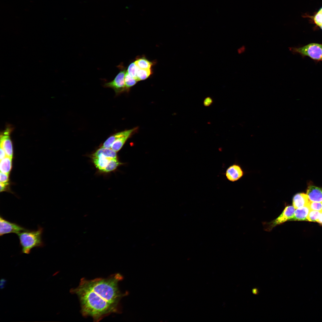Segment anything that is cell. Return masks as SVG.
<instances>
[{
  "label": "cell",
  "mask_w": 322,
  "mask_h": 322,
  "mask_svg": "<svg viewBox=\"0 0 322 322\" xmlns=\"http://www.w3.org/2000/svg\"><path fill=\"white\" fill-rule=\"evenodd\" d=\"M123 279L119 273L106 278H83L70 292L78 297L82 314L97 322L111 313L120 312V301L128 293L122 292L119 288V283Z\"/></svg>",
  "instance_id": "obj_1"
},
{
  "label": "cell",
  "mask_w": 322,
  "mask_h": 322,
  "mask_svg": "<svg viewBox=\"0 0 322 322\" xmlns=\"http://www.w3.org/2000/svg\"><path fill=\"white\" fill-rule=\"evenodd\" d=\"M92 158L96 167L104 172L113 171L121 164L117 160V152L111 148L101 147L93 154Z\"/></svg>",
  "instance_id": "obj_2"
},
{
  "label": "cell",
  "mask_w": 322,
  "mask_h": 322,
  "mask_svg": "<svg viewBox=\"0 0 322 322\" xmlns=\"http://www.w3.org/2000/svg\"><path fill=\"white\" fill-rule=\"evenodd\" d=\"M43 232V228L39 227L37 230L27 229L17 234L21 247V253L29 254L33 248L43 247L44 245L42 238Z\"/></svg>",
  "instance_id": "obj_3"
},
{
  "label": "cell",
  "mask_w": 322,
  "mask_h": 322,
  "mask_svg": "<svg viewBox=\"0 0 322 322\" xmlns=\"http://www.w3.org/2000/svg\"><path fill=\"white\" fill-rule=\"evenodd\" d=\"M290 50L302 57L308 56L317 61H322V44L311 43L301 47H291Z\"/></svg>",
  "instance_id": "obj_4"
},
{
  "label": "cell",
  "mask_w": 322,
  "mask_h": 322,
  "mask_svg": "<svg viewBox=\"0 0 322 322\" xmlns=\"http://www.w3.org/2000/svg\"><path fill=\"white\" fill-rule=\"evenodd\" d=\"M120 71L112 81L106 83L104 86L113 89L116 95H119L124 92L127 91L125 84V76L126 73V69L121 65L118 66Z\"/></svg>",
  "instance_id": "obj_5"
},
{
  "label": "cell",
  "mask_w": 322,
  "mask_h": 322,
  "mask_svg": "<svg viewBox=\"0 0 322 322\" xmlns=\"http://www.w3.org/2000/svg\"><path fill=\"white\" fill-rule=\"evenodd\" d=\"M295 208L292 206L286 207L280 216L275 219L268 222H265L263 225L265 230H271L274 227L290 220L293 217Z\"/></svg>",
  "instance_id": "obj_6"
},
{
  "label": "cell",
  "mask_w": 322,
  "mask_h": 322,
  "mask_svg": "<svg viewBox=\"0 0 322 322\" xmlns=\"http://www.w3.org/2000/svg\"><path fill=\"white\" fill-rule=\"evenodd\" d=\"M0 236L9 233L18 234L21 232L27 230L15 223L9 221L0 217Z\"/></svg>",
  "instance_id": "obj_7"
},
{
  "label": "cell",
  "mask_w": 322,
  "mask_h": 322,
  "mask_svg": "<svg viewBox=\"0 0 322 322\" xmlns=\"http://www.w3.org/2000/svg\"><path fill=\"white\" fill-rule=\"evenodd\" d=\"M243 171L241 167L236 164L229 166L225 174L226 179L232 182L239 180L243 176Z\"/></svg>",
  "instance_id": "obj_8"
},
{
  "label": "cell",
  "mask_w": 322,
  "mask_h": 322,
  "mask_svg": "<svg viewBox=\"0 0 322 322\" xmlns=\"http://www.w3.org/2000/svg\"><path fill=\"white\" fill-rule=\"evenodd\" d=\"M10 129H7L1 135L0 147L5 151L7 156L12 157L13 150L9 134Z\"/></svg>",
  "instance_id": "obj_9"
},
{
  "label": "cell",
  "mask_w": 322,
  "mask_h": 322,
  "mask_svg": "<svg viewBox=\"0 0 322 322\" xmlns=\"http://www.w3.org/2000/svg\"><path fill=\"white\" fill-rule=\"evenodd\" d=\"M137 129V127L126 130V133L116 139L112 144L111 148L116 152L122 147L127 140Z\"/></svg>",
  "instance_id": "obj_10"
},
{
  "label": "cell",
  "mask_w": 322,
  "mask_h": 322,
  "mask_svg": "<svg viewBox=\"0 0 322 322\" xmlns=\"http://www.w3.org/2000/svg\"><path fill=\"white\" fill-rule=\"evenodd\" d=\"M306 194L310 201L322 202V188L310 186L308 188Z\"/></svg>",
  "instance_id": "obj_11"
},
{
  "label": "cell",
  "mask_w": 322,
  "mask_h": 322,
  "mask_svg": "<svg viewBox=\"0 0 322 322\" xmlns=\"http://www.w3.org/2000/svg\"><path fill=\"white\" fill-rule=\"evenodd\" d=\"M309 201L306 194L297 193L293 198V206L296 209L306 206L308 205Z\"/></svg>",
  "instance_id": "obj_12"
},
{
  "label": "cell",
  "mask_w": 322,
  "mask_h": 322,
  "mask_svg": "<svg viewBox=\"0 0 322 322\" xmlns=\"http://www.w3.org/2000/svg\"><path fill=\"white\" fill-rule=\"evenodd\" d=\"M310 209L308 205L297 209L291 220H307V218Z\"/></svg>",
  "instance_id": "obj_13"
},
{
  "label": "cell",
  "mask_w": 322,
  "mask_h": 322,
  "mask_svg": "<svg viewBox=\"0 0 322 322\" xmlns=\"http://www.w3.org/2000/svg\"><path fill=\"white\" fill-rule=\"evenodd\" d=\"M12 157L7 156L0 160V172L9 174L12 168Z\"/></svg>",
  "instance_id": "obj_14"
},
{
  "label": "cell",
  "mask_w": 322,
  "mask_h": 322,
  "mask_svg": "<svg viewBox=\"0 0 322 322\" xmlns=\"http://www.w3.org/2000/svg\"><path fill=\"white\" fill-rule=\"evenodd\" d=\"M126 130L117 132L110 136L104 142L101 147L111 148L112 145L114 142L118 138L125 134Z\"/></svg>",
  "instance_id": "obj_15"
},
{
  "label": "cell",
  "mask_w": 322,
  "mask_h": 322,
  "mask_svg": "<svg viewBox=\"0 0 322 322\" xmlns=\"http://www.w3.org/2000/svg\"><path fill=\"white\" fill-rule=\"evenodd\" d=\"M134 62L139 68L141 69H150L153 64L152 62H151L145 57L139 58Z\"/></svg>",
  "instance_id": "obj_16"
},
{
  "label": "cell",
  "mask_w": 322,
  "mask_h": 322,
  "mask_svg": "<svg viewBox=\"0 0 322 322\" xmlns=\"http://www.w3.org/2000/svg\"><path fill=\"white\" fill-rule=\"evenodd\" d=\"M152 74V71L151 69H144L139 68L137 74V80L138 81L145 80L147 78Z\"/></svg>",
  "instance_id": "obj_17"
},
{
  "label": "cell",
  "mask_w": 322,
  "mask_h": 322,
  "mask_svg": "<svg viewBox=\"0 0 322 322\" xmlns=\"http://www.w3.org/2000/svg\"><path fill=\"white\" fill-rule=\"evenodd\" d=\"M137 80L130 76L126 72L125 76V82L126 89L127 91L129 89L134 86L137 81Z\"/></svg>",
  "instance_id": "obj_18"
},
{
  "label": "cell",
  "mask_w": 322,
  "mask_h": 322,
  "mask_svg": "<svg viewBox=\"0 0 322 322\" xmlns=\"http://www.w3.org/2000/svg\"><path fill=\"white\" fill-rule=\"evenodd\" d=\"M138 68L134 62H132L129 65L126 72L130 76L137 80V74Z\"/></svg>",
  "instance_id": "obj_19"
},
{
  "label": "cell",
  "mask_w": 322,
  "mask_h": 322,
  "mask_svg": "<svg viewBox=\"0 0 322 322\" xmlns=\"http://www.w3.org/2000/svg\"><path fill=\"white\" fill-rule=\"evenodd\" d=\"M321 213L318 211L310 210L307 218V221L317 222Z\"/></svg>",
  "instance_id": "obj_20"
},
{
  "label": "cell",
  "mask_w": 322,
  "mask_h": 322,
  "mask_svg": "<svg viewBox=\"0 0 322 322\" xmlns=\"http://www.w3.org/2000/svg\"><path fill=\"white\" fill-rule=\"evenodd\" d=\"M308 205L310 210L318 211L322 213V202L309 201Z\"/></svg>",
  "instance_id": "obj_21"
},
{
  "label": "cell",
  "mask_w": 322,
  "mask_h": 322,
  "mask_svg": "<svg viewBox=\"0 0 322 322\" xmlns=\"http://www.w3.org/2000/svg\"><path fill=\"white\" fill-rule=\"evenodd\" d=\"M315 23L319 27L322 25V13L318 11L314 17Z\"/></svg>",
  "instance_id": "obj_22"
},
{
  "label": "cell",
  "mask_w": 322,
  "mask_h": 322,
  "mask_svg": "<svg viewBox=\"0 0 322 322\" xmlns=\"http://www.w3.org/2000/svg\"><path fill=\"white\" fill-rule=\"evenodd\" d=\"M0 183H7L8 180V174L0 172Z\"/></svg>",
  "instance_id": "obj_23"
},
{
  "label": "cell",
  "mask_w": 322,
  "mask_h": 322,
  "mask_svg": "<svg viewBox=\"0 0 322 322\" xmlns=\"http://www.w3.org/2000/svg\"><path fill=\"white\" fill-rule=\"evenodd\" d=\"M213 102L212 99L210 97L205 98L203 101V104L205 106H209L212 104Z\"/></svg>",
  "instance_id": "obj_24"
},
{
  "label": "cell",
  "mask_w": 322,
  "mask_h": 322,
  "mask_svg": "<svg viewBox=\"0 0 322 322\" xmlns=\"http://www.w3.org/2000/svg\"><path fill=\"white\" fill-rule=\"evenodd\" d=\"M7 156L5 151L4 150V149H3L2 148L0 147V160L4 159Z\"/></svg>",
  "instance_id": "obj_25"
},
{
  "label": "cell",
  "mask_w": 322,
  "mask_h": 322,
  "mask_svg": "<svg viewBox=\"0 0 322 322\" xmlns=\"http://www.w3.org/2000/svg\"><path fill=\"white\" fill-rule=\"evenodd\" d=\"M0 286L1 289H3L5 286L7 281L4 278H1L0 280Z\"/></svg>",
  "instance_id": "obj_26"
},
{
  "label": "cell",
  "mask_w": 322,
  "mask_h": 322,
  "mask_svg": "<svg viewBox=\"0 0 322 322\" xmlns=\"http://www.w3.org/2000/svg\"><path fill=\"white\" fill-rule=\"evenodd\" d=\"M7 183H0V191H3L5 189V187L7 185Z\"/></svg>",
  "instance_id": "obj_27"
},
{
  "label": "cell",
  "mask_w": 322,
  "mask_h": 322,
  "mask_svg": "<svg viewBox=\"0 0 322 322\" xmlns=\"http://www.w3.org/2000/svg\"><path fill=\"white\" fill-rule=\"evenodd\" d=\"M317 222L320 224H322V213L321 214L320 217Z\"/></svg>",
  "instance_id": "obj_28"
},
{
  "label": "cell",
  "mask_w": 322,
  "mask_h": 322,
  "mask_svg": "<svg viewBox=\"0 0 322 322\" xmlns=\"http://www.w3.org/2000/svg\"><path fill=\"white\" fill-rule=\"evenodd\" d=\"M252 292L253 294H256L258 293V290L257 289H253Z\"/></svg>",
  "instance_id": "obj_29"
},
{
  "label": "cell",
  "mask_w": 322,
  "mask_h": 322,
  "mask_svg": "<svg viewBox=\"0 0 322 322\" xmlns=\"http://www.w3.org/2000/svg\"><path fill=\"white\" fill-rule=\"evenodd\" d=\"M318 12H321V13H322V7H321V9H320V10H319Z\"/></svg>",
  "instance_id": "obj_30"
},
{
  "label": "cell",
  "mask_w": 322,
  "mask_h": 322,
  "mask_svg": "<svg viewBox=\"0 0 322 322\" xmlns=\"http://www.w3.org/2000/svg\"><path fill=\"white\" fill-rule=\"evenodd\" d=\"M320 27L322 29V25L320 26Z\"/></svg>",
  "instance_id": "obj_31"
}]
</instances>
